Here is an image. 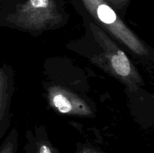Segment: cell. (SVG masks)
Masks as SVG:
<instances>
[{"instance_id": "obj_11", "label": "cell", "mask_w": 154, "mask_h": 153, "mask_svg": "<svg viewBox=\"0 0 154 153\" xmlns=\"http://www.w3.org/2000/svg\"><path fill=\"white\" fill-rule=\"evenodd\" d=\"M74 153H105L99 148H96L94 146L87 143H79L77 144L76 149Z\"/></svg>"}, {"instance_id": "obj_1", "label": "cell", "mask_w": 154, "mask_h": 153, "mask_svg": "<svg viewBox=\"0 0 154 153\" xmlns=\"http://www.w3.org/2000/svg\"><path fill=\"white\" fill-rule=\"evenodd\" d=\"M83 21L85 34L66 44V48L120 81L127 91L144 87L142 76L120 45L96 24Z\"/></svg>"}, {"instance_id": "obj_2", "label": "cell", "mask_w": 154, "mask_h": 153, "mask_svg": "<svg viewBox=\"0 0 154 153\" xmlns=\"http://www.w3.org/2000/svg\"><path fill=\"white\" fill-rule=\"evenodd\" d=\"M83 20L93 22L147 66L154 58L153 47L132 31L105 0H69Z\"/></svg>"}, {"instance_id": "obj_6", "label": "cell", "mask_w": 154, "mask_h": 153, "mask_svg": "<svg viewBox=\"0 0 154 153\" xmlns=\"http://www.w3.org/2000/svg\"><path fill=\"white\" fill-rule=\"evenodd\" d=\"M15 91L14 70L10 64L5 63L0 66V140L11 126V108Z\"/></svg>"}, {"instance_id": "obj_7", "label": "cell", "mask_w": 154, "mask_h": 153, "mask_svg": "<svg viewBox=\"0 0 154 153\" xmlns=\"http://www.w3.org/2000/svg\"><path fill=\"white\" fill-rule=\"evenodd\" d=\"M23 152L61 153L49 139L47 127L45 124L35 125L33 130L29 129L26 130Z\"/></svg>"}, {"instance_id": "obj_9", "label": "cell", "mask_w": 154, "mask_h": 153, "mask_svg": "<svg viewBox=\"0 0 154 153\" xmlns=\"http://www.w3.org/2000/svg\"><path fill=\"white\" fill-rule=\"evenodd\" d=\"M114 10L117 12L121 19H123L126 15L131 0H105Z\"/></svg>"}, {"instance_id": "obj_4", "label": "cell", "mask_w": 154, "mask_h": 153, "mask_svg": "<svg viewBox=\"0 0 154 153\" xmlns=\"http://www.w3.org/2000/svg\"><path fill=\"white\" fill-rule=\"evenodd\" d=\"M44 90L48 104L57 113L85 118L96 116V105L88 94L47 80Z\"/></svg>"}, {"instance_id": "obj_3", "label": "cell", "mask_w": 154, "mask_h": 153, "mask_svg": "<svg viewBox=\"0 0 154 153\" xmlns=\"http://www.w3.org/2000/svg\"><path fill=\"white\" fill-rule=\"evenodd\" d=\"M69 19L64 0H26L13 13L0 14V26L38 37L62 28Z\"/></svg>"}, {"instance_id": "obj_5", "label": "cell", "mask_w": 154, "mask_h": 153, "mask_svg": "<svg viewBox=\"0 0 154 153\" xmlns=\"http://www.w3.org/2000/svg\"><path fill=\"white\" fill-rule=\"evenodd\" d=\"M82 70L75 67L66 58H50L45 63L47 80L87 94L89 92L88 81Z\"/></svg>"}, {"instance_id": "obj_10", "label": "cell", "mask_w": 154, "mask_h": 153, "mask_svg": "<svg viewBox=\"0 0 154 153\" xmlns=\"http://www.w3.org/2000/svg\"><path fill=\"white\" fill-rule=\"evenodd\" d=\"M26 0H0V14H8L14 12L17 7Z\"/></svg>"}, {"instance_id": "obj_8", "label": "cell", "mask_w": 154, "mask_h": 153, "mask_svg": "<svg viewBox=\"0 0 154 153\" xmlns=\"http://www.w3.org/2000/svg\"><path fill=\"white\" fill-rule=\"evenodd\" d=\"M19 146V135L16 127L12 128L11 131L5 137L0 145V153H17Z\"/></svg>"}]
</instances>
